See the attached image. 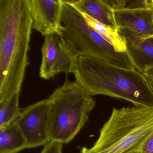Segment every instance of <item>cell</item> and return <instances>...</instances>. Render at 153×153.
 <instances>
[{
  "mask_svg": "<svg viewBox=\"0 0 153 153\" xmlns=\"http://www.w3.org/2000/svg\"><path fill=\"white\" fill-rule=\"evenodd\" d=\"M32 29L30 0H0V102L21 91Z\"/></svg>",
  "mask_w": 153,
  "mask_h": 153,
  "instance_id": "1",
  "label": "cell"
},
{
  "mask_svg": "<svg viewBox=\"0 0 153 153\" xmlns=\"http://www.w3.org/2000/svg\"><path fill=\"white\" fill-rule=\"evenodd\" d=\"M76 81L91 95H104L153 108V92L143 74L95 58L78 56L73 72Z\"/></svg>",
  "mask_w": 153,
  "mask_h": 153,
  "instance_id": "2",
  "label": "cell"
},
{
  "mask_svg": "<svg viewBox=\"0 0 153 153\" xmlns=\"http://www.w3.org/2000/svg\"><path fill=\"white\" fill-rule=\"evenodd\" d=\"M153 129V108L135 106L114 108L92 147L80 153H130L140 150Z\"/></svg>",
  "mask_w": 153,
  "mask_h": 153,
  "instance_id": "3",
  "label": "cell"
},
{
  "mask_svg": "<svg viewBox=\"0 0 153 153\" xmlns=\"http://www.w3.org/2000/svg\"><path fill=\"white\" fill-rule=\"evenodd\" d=\"M76 81L67 80L51 95L50 141L68 144L88 120L96 101Z\"/></svg>",
  "mask_w": 153,
  "mask_h": 153,
  "instance_id": "4",
  "label": "cell"
},
{
  "mask_svg": "<svg viewBox=\"0 0 153 153\" xmlns=\"http://www.w3.org/2000/svg\"><path fill=\"white\" fill-rule=\"evenodd\" d=\"M61 36L77 56L105 61L123 68H134L127 53L118 52L91 28L81 13L63 0Z\"/></svg>",
  "mask_w": 153,
  "mask_h": 153,
  "instance_id": "5",
  "label": "cell"
},
{
  "mask_svg": "<svg viewBox=\"0 0 153 153\" xmlns=\"http://www.w3.org/2000/svg\"><path fill=\"white\" fill-rule=\"evenodd\" d=\"M51 113L49 98L20 108L15 121L25 136L27 149L45 146L50 142Z\"/></svg>",
  "mask_w": 153,
  "mask_h": 153,
  "instance_id": "6",
  "label": "cell"
},
{
  "mask_svg": "<svg viewBox=\"0 0 153 153\" xmlns=\"http://www.w3.org/2000/svg\"><path fill=\"white\" fill-rule=\"evenodd\" d=\"M42 53L40 77L48 80L60 73H73L77 56L60 35L45 36Z\"/></svg>",
  "mask_w": 153,
  "mask_h": 153,
  "instance_id": "7",
  "label": "cell"
},
{
  "mask_svg": "<svg viewBox=\"0 0 153 153\" xmlns=\"http://www.w3.org/2000/svg\"><path fill=\"white\" fill-rule=\"evenodd\" d=\"M33 29L45 36L61 34L63 0H30Z\"/></svg>",
  "mask_w": 153,
  "mask_h": 153,
  "instance_id": "8",
  "label": "cell"
},
{
  "mask_svg": "<svg viewBox=\"0 0 153 153\" xmlns=\"http://www.w3.org/2000/svg\"><path fill=\"white\" fill-rule=\"evenodd\" d=\"M120 35L126 42L127 54L134 68L143 74L153 67V36H145L127 28H118Z\"/></svg>",
  "mask_w": 153,
  "mask_h": 153,
  "instance_id": "9",
  "label": "cell"
},
{
  "mask_svg": "<svg viewBox=\"0 0 153 153\" xmlns=\"http://www.w3.org/2000/svg\"><path fill=\"white\" fill-rule=\"evenodd\" d=\"M118 28H127L145 36H153V11L137 9L114 11Z\"/></svg>",
  "mask_w": 153,
  "mask_h": 153,
  "instance_id": "10",
  "label": "cell"
},
{
  "mask_svg": "<svg viewBox=\"0 0 153 153\" xmlns=\"http://www.w3.org/2000/svg\"><path fill=\"white\" fill-rule=\"evenodd\" d=\"M80 13H85L103 25L118 30L114 11L102 0L65 1Z\"/></svg>",
  "mask_w": 153,
  "mask_h": 153,
  "instance_id": "11",
  "label": "cell"
},
{
  "mask_svg": "<svg viewBox=\"0 0 153 153\" xmlns=\"http://www.w3.org/2000/svg\"><path fill=\"white\" fill-rule=\"evenodd\" d=\"M27 149V142L16 122L0 126V153H18Z\"/></svg>",
  "mask_w": 153,
  "mask_h": 153,
  "instance_id": "12",
  "label": "cell"
},
{
  "mask_svg": "<svg viewBox=\"0 0 153 153\" xmlns=\"http://www.w3.org/2000/svg\"><path fill=\"white\" fill-rule=\"evenodd\" d=\"M88 25L107 41L118 52L126 53V42L118 30L101 24L88 15L81 13Z\"/></svg>",
  "mask_w": 153,
  "mask_h": 153,
  "instance_id": "13",
  "label": "cell"
},
{
  "mask_svg": "<svg viewBox=\"0 0 153 153\" xmlns=\"http://www.w3.org/2000/svg\"><path fill=\"white\" fill-rule=\"evenodd\" d=\"M20 91H16L8 98L0 102V126L11 123L19 114V98Z\"/></svg>",
  "mask_w": 153,
  "mask_h": 153,
  "instance_id": "14",
  "label": "cell"
},
{
  "mask_svg": "<svg viewBox=\"0 0 153 153\" xmlns=\"http://www.w3.org/2000/svg\"><path fill=\"white\" fill-rule=\"evenodd\" d=\"M105 1L114 11L137 9H150L151 1L149 0H113Z\"/></svg>",
  "mask_w": 153,
  "mask_h": 153,
  "instance_id": "15",
  "label": "cell"
},
{
  "mask_svg": "<svg viewBox=\"0 0 153 153\" xmlns=\"http://www.w3.org/2000/svg\"><path fill=\"white\" fill-rule=\"evenodd\" d=\"M63 144L56 141H50L44 146L41 153H62Z\"/></svg>",
  "mask_w": 153,
  "mask_h": 153,
  "instance_id": "16",
  "label": "cell"
},
{
  "mask_svg": "<svg viewBox=\"0 0 153 153\" xmlns=\"http://www.w3.org/2000/svg\"><path fill=\"white\" fill-rule=\"evenodd\" d=\"M140 153H153V129L141 146Z\"/></svg>",
  "mask_w": 153,
  "mask_h": 153,
  "instance_id": "17",
  "label": "cell"
},
{
  "mask_svg": "<svg viewBox=\"0 0 153 153\" xmlns=\"http://www.w3.org/2000/svg\"><path fill=\"white\" fill-rule=\"evenodd\" d=\"M143 75L145 76L149 88L153 92V67L146 69L143 73Z\"/></svg>",
  "mask_w": 153,
  "mask_h": 153,
  "instance_id": "18",
  "label": "cell"
},
{
  "mask_svg": "<svg viewBox=\"0 0 153 153\" xmlns=\"http://www.w3.org/2000/svg\"><path fill=\"white\" fill-rule=\"evenodd\" d=\"M150 10L153 11V0L151 1V3H150Z\"/></svg>",
  "mask_w": 153,
  "mask_h": 153,
  "instance_id": "19",
  "label": "cell"
},
{
  "mask_svg": "<svg viewBox=\"0 0 153 153\" xmlns=\"http://www.w3.org/2000/svg\"><path fill=\"white\" fill-rule=\"evenodd\" d=\"M130 153H140V150H136V151H133Z\"/></svg>",
  "mask_w": 153,
  "mask_h": 153,
  "instance_id": "20",
  "label": "cell"
}]
</instances>
